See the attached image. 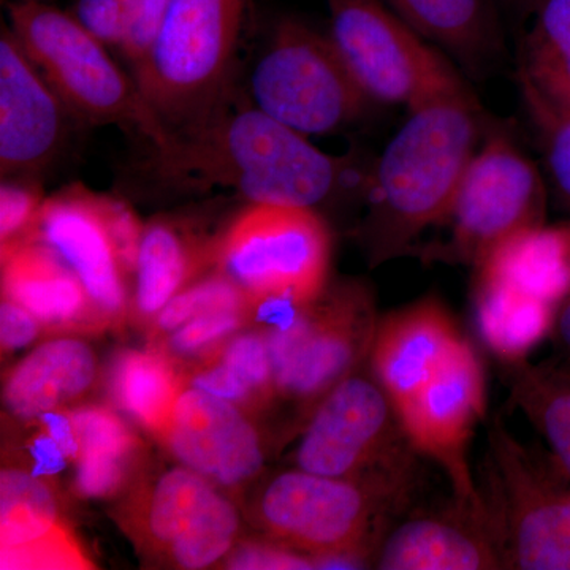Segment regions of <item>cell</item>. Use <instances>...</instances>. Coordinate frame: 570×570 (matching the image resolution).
Masks as SVG:
<instances>
[{
  "mask_svg": "<svg viewBox=\"0 0 570 570\" xmlns=\"http://www.w3.org/2000/svg\"><path fill=\"white\" fill-rule=\"evenodd\" d=\"M307 138L236 88L204 121L171 134L164 148L149 149L140 170L167 189L220 187L247 204L311 209L365 186L352 159L322 151Z\"/></svg>",
  "mask_w": 570,
  "mask_h": 570,
  "instance_id": "obj_1",
  "label": "cell"
},
{
  "mask_svg": "<svg viewBox=\"0 0 570 570\" xmlns=\"http://www.w3.org/2000/svg\"><path fill=\"white\" fill-rule=\"evenodd\" d=\"M480 135L482 118L466 86L409 110L363 186L367 214L360 234L371 264L414 253L423 234L441 227Z\"/></svg>",
  "mask_w": 570,
  "mask_h": 570,
  "instance_id": "obj_2",
  "label": "cell"
},
{
  "mask_svg": "<svg viewBox=\"0 0 570 570\" xmlns=\"http://www.w3.org/2000/svg\"><path fill=\"white\" fill-rule=\"evenodd\" d=\"M9 28L78 124L116 126L148 149L164 148L171 132L141 96L132 73L110 48L43 0H9Z\"/></svg>",
  "mask_w": 570,
  "mask_h": 570,
  "instance_id": "obj_3",
  "label": "cell"
},
{
  "mask_svg": "<svg viewBox=\"0 0 570 570\" xmlns=\"http://www.w3.org/2000/svg\"><path fill=\"white\" fill-rule=\"evenodd\" d=\"M250 0H170L159 37L132 77L171 134L204 121L235 91Z\"/></svg>",
  "mask_w": 570,
  "mask_h": 570,
  "instance_id": "obj_4",
  "label": "cell"
},
{
  "mask_svg": "<svg viewBox=\"0 0 570 570\" xmlns=\"http://www.w3.org/2000/svg\"><path fill=\"white\" fill-rule=\"evenodd\" d=\"M479 489L502 569L570 570V478L549 449L494 417Z\"/></svg>",
  "mask_w": 570,
  "mask_h": 570,
  "instance_id": "obj_5",
  "label": "cell"
},
{
  "mask_svg": "<svg viewBox=\"0 0 570 570\" xmlns=\"http://www.w3.org/2000/svg\"><path fill=\"white\" fill-rule=\"evenodd\" d=\"M411 494L365 480L328 478L296 468L265 487L258 520L277 543L314 558L343 557L366 568L390 521Z\"/></svg>",
  "mask_w": 570,
  "mask_h": 570,
  "instance_id": "obj_6",
  "label": "cell"
},
{
  "mask_svg": "<svg viewBox=\"0 0 570 570\" xmlns=\"http://www.w3.org/2000/svg\"><path fill=\"white\" fill-rule=\"evenodd\" d=\"M419 455L376 377L352 373L314 407L295 460L303 471L414 497Z\"/></svg>",
  "mask_w": 570,
  "mask_h": 570,
  "instance_id": "obj_7",
  "label": "cell"
},
{
  "mask_svg": "<svg viewBox=\"0 0 570 570\" xmlns=\"http://www.w3.org/2000/svg\"><path fill=\"white\" fill-rule=\"evenodd\" d=\"M255 107L306 137H322L360 121L371 102L322 33L283 18L262 48L245 89Z\"/></svg>",
  "mask_w": 570,
  "mask_h": 570,
  "instance_id": "obj_8",
  "label": "cell"
},
{
  "mask_svg": "<svg viewBox=\"0 0 570 570\" xmlns=\"http://www.w3.org/2000/svg\"><path fill=\"white\" fill-rule=\"evenodd\" d=\"M332 236L316 209L247 204L225 227L219 272L253 296L255 305L313 302L328 284Z\"/></svg>",
  "mask_w": 570,
  "mask_h": 570,
  "instance_id": "obj_9",
  "label": "cell"
},
{
  "mask_svg": "<svg viewBox=\"0 0 570 570\" xmlns=\"http://www.w3.org/2000/svg\"><path fill=\"white\" fill-rule=\"evenodd\" d=\"M379 321L370 288L354 281L295 306L266 336L277 395L321 403L370 356Z\"/></svg>",
  "mask_w": 570,
  "mask_h": 570,
  "instance_id": "obj_10",
  "label": "cell"
},
{
  "mask_svg": "<svg viewBox=\"0 0 570 570\" xmlns=\"http://www.w3.org/2000/svg\"><path fill=\"white\" fill-rule=\"evenodd\" d=\"M333 47L373 104L407 110L464 86L433 43L382 0H326Z\"/></svg>",
  "mask_w": 570,
  "mask_h": 570,
  "instance_id": "obj_11",
  "label": "cell"
},
{
  "mask_svg": "<svg viewBox=\"0 0 570 570\" xmlns=\"http://www.w3.org/2000/svg\"><path fill=\"white\" fill-rule=\"evenodd\" d=\"M542 175L515 142L491 134L479 146L441 227L445 239L423 249L430 261L478 266L502 239L546 223Z\"/></svg>",
  "mask_w": 570,
  "mask_h": 570,
  "instance_id": "obj_12",
  "label": "cell"
},
{
  "mask_svg": "<svg viewBox=\"0 0 570 570\" xmlns=\"http://www.w3.org/2000/svg\"><path fill=\"white\" fill-rule=\"evenodd\" d=\"M412 445L448 475L453 501L485 517L469 444L487 414L485 371L468 340L461 341L436 376L396 409Z\"/></svg>",
  "mask_w": 570,
  "mask_h": 570,
  "instance_id": "obj_13",
  "label": "cell"
},
{
  "mask_svg": "<svg viewBox=\"0 0 570 570\" xmlns=\"http://www.w3.org/2000/svg\"><path fill=\"white\" fill-rule=\"evenodd\" d=\"M78 122L20 41L0 36V175L39 179L62 156Z\"/></svg>",
  "mask_w": 570,
  "mask_h": 570,
  "instance_id": "obj_14",
  "label": "cell"
},
{
  "mask_svg": "<svg viewBox=\"0 0 570 570\" xmlns=\"http://www.w3.org/2000/svg\"><path fill=\"white\" fill-rule=\"evenodd\" d=\"M142 538L159 557L179 569H206L223 560L234 547L239 517L189 468H174L157 480L146 499Z\"/></svg>",
  "mask_w": 570,
  "mask_h": 570,
  "instance_id": "obj_15",
  "label": "cell"
},
{
  "mask_svg": "<svg viewBox=\"0 0 570 570\" xmlns=\"http://www.w3.org/2000/svg\"><path fill=\"white\" fill-rule=\"evenodd\" d=\"M31 236L50 246L78 276L97 321H122L127 273L105 219L100 194L75 184L51 195Z\"/></svg>",
  "mask_w": 570,
  "mask_h": 570,
  "instance_id": "obj_16",
  "label": "cell"
},
{
  "mask_svg": "<svg viewBox=\"0 0 570 570\" xmlns=\"http://www.w3.org/2000/svg\"><path fill=\"white\" fill-rule=\"evenodd\" d=\"M160 438L184 466L220 485H242L264 468L253 423L236 404L205 390H183Z\"/></svg>",
  "mask_w": 570,
  "mask_h": 570,
  "instance_id": "obj_17",
  "label": "cell"
},
{
  "mask_svg": "<svg viewBox=\"0 0 570 570\" xmlns=\"http://www.w3.org/2000/svg\"><path fill=\"white\" fill-rule=\"evenodd\" d=\"M463 340L444 303L425 296L379 321L367 358L397 409L436 376Z\"/></svg>",
  "mask_w": 570,
  "mask_h": 570,
  "instance_id": "obj_18",
  "label": "cell"
},
{
  "mask_svg": "<svg viewBox=\"0 0 570 570\" xmlns=\"http://www.w3.org/2000/svg\"><path fill=\"white\" fill-rule=\"evenodd\" d=\"M0 551L2 569L91 568L61 523L52 491L21 469L0 475Z\"/></svg>",
  "mask_w": 570,
  "mask_h": 570,
  "instance_id": "obj_19",
  "label": "cell"
},
{
  "mask_svg": "<svg viewBox=\"0 0 570 570\" xmlns=\"http://www.w3.org/2000/svg\"><path fill=\"white\" fill-rule=\"evenodd\" d=\"M374 566L382 570L502 569L485 517L461 508L423 513L390 530Z\"/></svg>",
  "mask_w": 570,
  "mask_h": 570,
  "instance_id": "obj_20",
  "label": "cell"
},
{
  "mask_svg": "<svg viewBox=\"0 0 570 570\" xmlns=\"http://www.w3.org/2000/svg\"><path fill=\"white\" fill-rule=\"evenodd\" d=\"M200 230L189 216L156 217L145 225L135 268V307L141 317H156L200 269L217 264L224 232L209 238Z\"/></svg>",
  "mask_w": 570,
  "mask_h": 570,
  "instance_id": "obj_21",
  "label": "cell"
},
{
  "mask_svg": "<svg viewBox=\"0 0 570 570\" xmlns=\"http://www.w3.org/2000/svg\"><path fill=\"white\" fill-rule=\"evenodd\" d=\"M2 294L43 325L69 328L97 321L81 281L36 236L2 249Z\"/></svg>",
  "mask_w": 570,
  "mask_h": 570,
  "instance_id": "obj_22",
  "label": "cell"
},
{
  "mask_svg": "<svg viewBox=\"0 0 570 570\" xmlns=\"http://www.w3.org/2000/svg\"><path fill=\"white\" fill-rule=\"evenodd\" d=\"M519 52V81L538 126L570 116V0H534Z\"/></svg>",
  "mask_w": 570,
  "mask_h": 570,
  "instance_id": "obj_23",
  "label": "cell"
},
{
  "mask_svg": "<svg viewBox=\"0 0 570 570\" xmlns=\"http://www.w3.org/2000/svg\"><path fill=\"white\" fill-rule=\"evenodd\" d=\"M474 268L478 279L509 285L558 307L570 295V224L543 223L515 232Z\"/></svg>",
  "mask_w": 570,
  "mask_h": 570,
  "instance_id": "obj_24",
  "label": "cell"
},
{
  "mask_svg": "<svg viewBox=\"0 0 570 570\" xmlns=\"http://www.w3.org/2000/svg\"><path fill=\"white\" fill-rule=\"evenodd\" d=\"M96 356L88 344L59 337L41 344L11 371L3 400L14 417L40 420L91 387Z\"/></svg>",
  "mask_w": 570,
  "mask_h": 570,
  "instance_id": "obj_25",
  "label": "cell"
},
{
  "mask_svg": "<svg viewBox=\"0 0 570 570\" xmlns=\"http://www.w3.org/2000/svg\"><path fill=\"white\" fill-rule=\"evenodd\" d=\"M434 47L478 70L499 47L491 0H382Z\"/></svg>",
  "mask_w": 570,
  "mask_h": 570,
  "instance_id": "obj_26",
  "label": "cell"
},
{
  "mask_svg": "<svg viewBox=\"0 0 570 570\" xmlns=\"http://www.w3.org/2000/svg\"><path fill=\"white\" fill-rule=\"evenodd\" d=\"M475 324L502 365L528 360L551 335L558 307L493 281H475Z\"/></svg>",
  "mask_w": 570,
  "mask_h": 570,
  "instance_id": "obj_27",
  "label": "cell"
},
{
  "mask_svg": "<svg viewBox=\"0 0 570 570\" xmlns=\"http://www.w3.org/2000/svg\"><path fill=\"white\" fill-rule=\"evenodd\" d=\"M512 406L543 438L547 449L570 478V367L560 362L502 365Z\"/></svg>",
  "mask_w": 570,
  "mask_h": 570,
  "instance_id": "obj_28",
  "label": "cell"
},
{
  "mask_svg": "<svg viewBox=\"0 0 570 570\" xmlns=\"http://www.w3.org/2000/svg\"><path fill=\"white\" fill-rule=\"evenodd\" d=\"M112 390L127 414L160 436L184 389L167 355L129 351L116 362Z\"/></svg>",
  "mask_w": 570,
  "mask_h": 570,
  "instance_id": "obj_29",
  "label": "cell"
},
{
  "mask_svg": "<svg viewBox=\"0 0 570 570\" xmlns=\"http://www.w3.org/2000/svg\"><path fill=\"white\" fill-rule=\"evenodd\" d=\"M193 387L236 404L261 403L276 393L266 336L234 337L216 358L195 373Z\"/></svg>",
  "mask_w": 570,
  "mask_h": 570,
  "instance_id": "obj_30",
  "label": "cell"
},
{
  "mask_svg": "<svg viewBox=\"0 0 570 570\" xmlns=\"http://www.w3.org/2000/svg\"><path fill=\"white\" fill-rule=\"evenodd\" d=\"M80 456L77 463L104 468H130L137 452V439L118 415L99 406L69 412Z\"/></svg>",
  "mask_w": 570,
  "mask_h": 570,
  "instance_id": "obj_31",
  "label": "cell"
},
{
  "mask_svg": "<svg viewBox=\"0 0 570 570\" xmlns=\"http://www.w3.org/2000/svg\"><path fill=\"white\" fill-rule=\"evenodd\" d=\"M242 306L257 305L242 285L219 272L187 285L167 303L154 321H156L157 332L171 333L202 314Z\"/></svg>",
  "mask_w": 570,
  "mask_h": 570,
  "instance_id": "obj_32",
  "label": "cell"
},
{
  "mask_svg": "<svg viewBox=\"0 0 570 570\" xmlns=\"http://www.w3.org/2000/svg\"><path fill=\"white\" fill-rule=\"evenodd\" d=\"M45 197L39 179L2 178L0 184V243L2 249L29 238Z\"/></svg>",
  "mask_w": 570,
  "mask_h": 570,
  "instance_id": "obj_33",
  "label": "cell"
},
{
  "mask_svg": "<svg viewBox=\"0 0 570 570\" xmlns=\"http://www.w3.org/2000/svg\"><path fill=\"white\" fill-rule=\"evenodd\" d=\"M254 307H227V309L202 314L170 333L168 348L179 355H195L198 352L208 351L225 337L238 332Z\"/></svg>",
  "mask_w": 570,
  "mask_h": 570,
  "instance_id": "obj_34",
  "label": "cell"
},
{
  "mask_svg": "<svg viewBox=\"0 0 570 570\" xmlns=\"http://www.w3.org/2000/svg\"><path fill=\"white\" fill-rule=\"evenodd\" d=\"M170 0H127L126 32L119 52L130 69L145 61L153 50Z\"/></svg>",
  "mask_w": 570,
  "mask_h": 570,
  "instance_id": "obj_35",
  "label": "cell"
},
{
  "mask_svg": "<svg viewBox=\"0 0 570 570\" xmlns=\"http://www.w3.org/2000/svg\"><path fill=\"white\" fill-rule=\"evenodd\" d=\"M71 14L105 47L119 51L126 32L127 0H77Z\"/></svg>",
  "mask_w": 570,
  "mask_h": 570,
  "instance_id": "obj_36",
  "label": "cell"
},
{
  "mask_svg": "<svg viewBox=\"0 0 570 570\" xmlns=\"http://www.w3.org/2000/svg\"><path fill=\"white\" fill-rule=\"evenodd\" d=\"M100 205H102L104 216L107 219L124 269L127 275H130L137 268L138 250H140L142 228L145 227L138 220L134 209L119 198L100 194Z\"/></svg>",
  "mask_w": 570,
  "mask_h": 570,
  "instance_id": "obj_37",
  "label": "cell"
},
{
  "mask_svg": "<svg viewBox=\"0 0 570 570\" xmlns=\"http://www.w3.org/2000/svg\"><path fill=\"white\" fill-rule=\"evenodd\" d=\"M539 129L551 186L570 213V116L543 124Z\"/></svg>",
  "mask_w": 570,
  "mask_h": 570,
  "instance_id": "obj_38",
  "label": "cell"
},
{
  "mask_svg": "<svg viewBox=\"0 0 570 570\" xmlns=\"http://www.w3.org/2000/svg\"><path fill=\"white\" fill-rule=\"evenodd\" d=\"M227 568L230 569H275V570H307L316 569L314 558L299 553L294 549L277 543L276 546H246L232 553Z\"/></svg>",
  "mask_w": 570,
  "mask_h": 570,
  "instance_id": "obj_39",
  "label": "cell"
},
{
  "mask_svg": "<svg viewBox=\"0 0 570 570\" xmlns=\"http://www.w3.org/2000/svg\"><path fill=\"white\" fill-rule=\"evenodd\" d=\"M39 324L28 309L3 296L0 306V336L3 351H18L29 346L39 335Z\"/></svg>",
  "mask_w": 570,
  "mask_h": 570,
  "instance_id": "obj_40",
  "label": "cell"
},
{
  "mask_svg": "<svg viewBox=\"0 0 570 570\" xmlns=\"http://www.w3.org/2000/svg\"><path fill=\"white\" fill-rule=\"evenodd\" d=\"M45 423L43 431L51 441L61 450L63 459L77 463L80 456V444L71 423L69 412L56 411L40 419Z\"/></svg>",
  "mask_w": 570,
  "mask_h": 570,
  "instance_id": "obj_41",
  "label": "cell"
},
{
  "mask_svg": "<svg viewBox=\"0 0 570 570\" xmlns=\"http://www.w3.org/2000/svg\"><path fill=\"white\" fill-rule=\"evenodd\" d=\"M550 337L557 346L560 363L570 367V295L558 306Z\"/></svg>",
  "mask_w": 570,
  "mask_h": 570,
  "instance_id": "obj_42",
  "label": "cell"
},
{
  "mask_svg": "<svg viewBox=\"0 0 570 570\" xmlns=\"http://www.w3.org/2000/svg\"><path fill=\"white\" fill-rule=\"evenodd\" d=\"M499 2L508 3V6L520 7V9L528 11L534 0H499Z\"/></svg>",
  "mask_w": 570,
  "mask_h": 570,
  "instance_id": "obj_43",
  "label": "cell"
},
{
  "mask_svg": "<svg viewBox=\"0 0 570 570\" xmlns=\"http://www.w3.org/2000/svg\"><path fill=\"white\" fill-rule=\"evenodd\" d=\"M43 2H50V0H43Z\"/></svg>",
  "mask_w": 570,
  "mask_h": 570,
  "instance_id": "obj_44",
  "label": "cell"
}]
</instances>
